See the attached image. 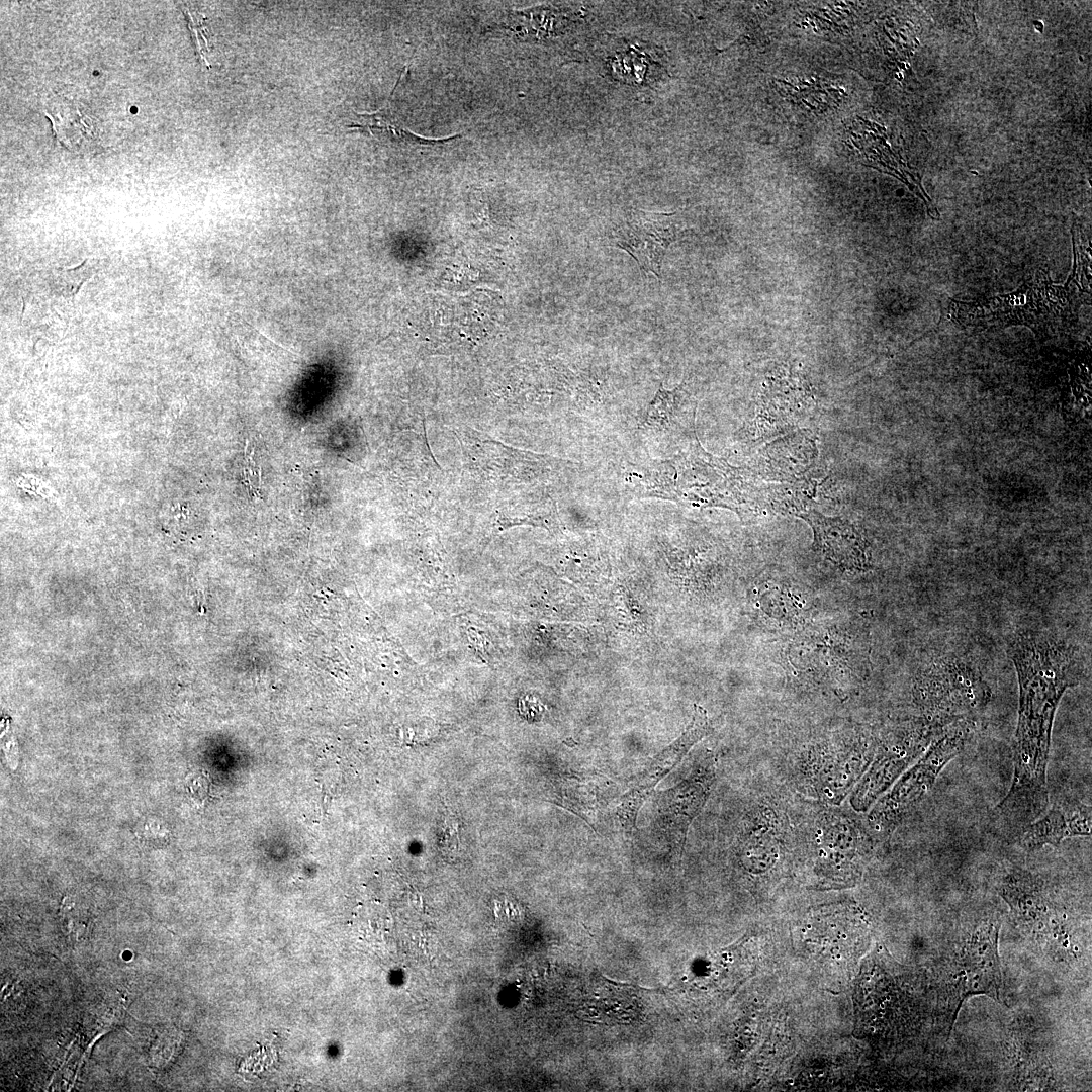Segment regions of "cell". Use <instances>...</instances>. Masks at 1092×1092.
<instances>
[{
    "mask_svg": "<svg viewBox=\"0 0 1092 1092\" xmlns=\"http://www.w3.org/2000/svg\"><path fill=\"white\" fill-rule=\"evenodd\" d=\"M1000 927L999 918L988 916L981 919L960 942L945 975L949 1020L952 1017V1022L962 1003L970 996L986 995L994 1000L1000 999Z\"/></svg>",
    "mask_w": 1092,
    "mask_h": 1092,
    "instance_id": "9",
    "label": "cell"
},
{
    "mask_svg": "<svg viewBox=\"0 0 1092 1092\" xmlns=\"http://www.w3.org/2000/svg\"><path fill=\"white\" fill-rule=\"evenodd\" d=\"M806 835L818 889L854 885L879 843L866 819L834 808L821 810Z\"/></svg>",
    "mask_w": 1092,
    "mask_h": 1092,
    "instance_id": "4",
    "label": "cell"
},
{
    "mask_svg": "<svg viewBox=\"0 0 1092 1092\" xmlns=\"http://www.w3.org/2000/svg\"><path fill=\"white\" fill-rule=\"evenodd\" d=\"M945 727L919 715L884 733L869 767L850 792L852 810L856 813L869 811Z\"/></svg>",
    "mask_w": 1092,
    "mask_h": 1092,
    "instance_id": "8",
    "label": "cell"
},
{
    "mask_svg": "<svg viewBox=\"0 0 1092 1092\" xmlns=\"http://www.w3.org/2000/svg\"><path fill=\"white\" fill-rule=\"evenodd\" d=\"M879 738L863 732L847 741L815 751L813 756L798 762V783L819 800L832 805L839 804L869 767L878 746Z\"/></svg>",
    "mask_w": 1092,
    "mask_h": 1092,
    "instance_id": "10",
    "label": "cell"
},
{
    "mask_svg": "<svg viewBox=\"0 0 1092 1092\" xmlns=\"http://www.w3.org/2000/svg\"><path fill=\"white\" fill-rule=\"evenodd\" d=\"M677 238L673 213L639 210L617 230L615 244L626 251L642 271L660 278L664 256Z\"/></svg>",
    "mask_w": 1092,
    "mask_h": 1092,
    "instance_id": "12",
    "label": "cell"
},
{
    "mask_svg": "<svg viewBox=\"0 0 1092 1092\" xmlns=\"http://www.w3.org/2000/svg\"><path fill=\"white\" fill-rule=\"evenodd\" d=\"M697 402L682 382L672 389L659 386L638 429L647 437L681 447L696 437Z\"/></svg>",
    "mask_w": 1092,
    "mask_h": 1092,
    "instance_id": "13",
    "label": "cell"
},
{
    "mask_svg": "<svg viewBox=\"0 0 1092 1092\" xmlns=\"http://www.w3.org/2000/svg\"><path fill=\"white\" fill-rule=\"evenodd\" d=\"M649 793L633 788L622 796L616 806V815L626 831H632L637 812L648 797Z\"/></svg>",
    "mask_w": 1092,
    "mask_h": 1092,
    "instance_id": "21",
    "label": "cell"
},
{
    "mask_svg": "<svg viewBox=\"0 0 1092 1092\" xmlns=\"http://www.w3.org/2000/svg\"><path fill=\"white\" fill-rule=\"evenodd\" d=\"M712 754L695 761L690 775L673 788L661 792L657 801L660 826L672 845L681 850L689 826L705 806L715 781Z\"/></svg>",
    "mask_w": 1092,
    "mask_h": 1092,
    "instance_id": "11",
    "label": "cell"
},
{
    "mask_svg": "<svg viewBox=\"0 0 1092 1092\" xmlns=\"http://www.w3.org/2000/svg\"><path fill=\"white\" fill-rule=\"evenodd\" d=\"M975 728L974 719L946 726L917 761L875 802L864 819L879 842L891 836L911 815L932 789L940 771L964 750Z\"/></svg>",
    "mask_w": 1092,
    "mask_h": 1092,
    "instance_id": "5",
    "label": "cell"
},
{
    "mask_svg": "<svg viewBox=\"0 0 1092 1092\" xmlns=\"http://www.w3.org/2000/svg\"><path fill=\"white\" fill-rule=\"evenodd\" d=\"M711 731L707 711L699 705H694L693 717L686 730L654 757L646 770L638 777L635 787L650 793L652 788L685 757L690 749Z\"/></svg>",
    "mask_w": 1092,
    "mask_h": 1092,
    "instance_id": "18",
    "label": "cell"
},
{
    "mask_svg": "<svg viewBox=\"0 0 1092 1092\" xmlns=\"http://www.w3.org/2000/svg\"><path fill=\"white\" fill-rule=\"evenodd\" d=\"M46 115L52 121L55 135L68 148L78 147L93 136L91 120L74 104L64 101L53 104Z\"/></svg>",
    "mask_w": 1092,
    "mask_h": 1092,
    "instance_id": "20",
    "label": "cell"
},
{
    "mask_svg": "<svg viewBox=\"0 0 1092 1092\" xmlns=\"http://www.w3.org/2000/svg\"><path fill=\"white\" fill-rule=\"evenodd\" d=\"M1007 653L1019 690L1014 774L994 813L999 824L1016 833L1048 808L1046 767L1056 711L1064 693L1081 682L1086 666L1078 646L1037 631L1015 633Z\"/></svg>",
    "mask_w": 1092,
    "mask_h": 1092,
    "instance_id": "1",
    "label": "cell"
},
{
    "mask_svg": "<svg viewBox=\"0 0 1092 1092\" xmlns=\"http://www.w3.org/2000/svg\"><path fill=\"white\" fill-rule=\"evenodd\" d=\"M185 14H186L187 19H188L189 29L191 30L193 40H194V43L196 46V50H197V52L199 54V58H200V60L202 62L205 63V65H207L209 67L207 57H206L207 53L209 52V49H208V41H207V38H206V28H205V25H204V17L201 14L196 13V12H192V11H190L188 9H185Z\"/></svg>",
    "mask_w": 1092,
    "mask_h": 1092,
    "instance_id": "22",
    "label": "cell"
},
{
    "mask_svg": "<svg viewBox=\"0 0 1092 1092\" xmlns=\"http://www.w3.org/2000/svg\"><path fill=\"white\" fill-rule=\"evenodd\" d=\"M859 975L854 1000L861 1031L895 1037L916 1025L921 1003L915 980L885 950L874 951Z\"/></svg>",
    "mask_w": 1092,
    "mask_h": 1092,
    "instance_id": "3",
    "label": "cell"
},
{
    "mask_svg": "<svg viewBox=\"0 0 1092 1092\" xmlns=\"http://www.w3.org/2000/svg\"><path fill=\"white\" fill-rule=\"evenodd\" d=\"M357 115L359 116V121L354 123L352 128L367 130L372 135L389 136L400 143L412 146H435L460 136L459 134L448 136L446 139H428L420 136L406 129L392 118L389 103H386L384 107L375 112L357 113Z\"/></svg>",
    "mask_w": 1092,
    "mask_h": 1092,
    "instance_id": "19",
    "label": "cell"
},
{
    "mask_svg": "<svg viewBox=\"0 0 1092 1092\" xmlns=\"http://www.w3.org/2000/svg\"><path fill=\"white\" fill-rule=\"evenodd\" d=\"M626 480L638 497L692 507L737 508V478L733 469L706 453L697 437L667 458L649 459L632 466Z\"/></svg>",
    "mask_w": 1092,
    "mask_h": 1092,
    "instance_id": "2",
    "label": "cell"
},
{
    "mask_svg": "<svg viewBox=\"0 0 1092 1092\" xmlns=\"http://www.w3.org/2000/svg\"><path fill=\"white\" fill-rule=\"evenodd\" d=\"M1067 292L1040 270L1010 294L981 301L951 300L949 316L964 328L1025 325L1035 331L1046 330L1070 314Z\"/></svg>",
    "mask_w": 1092,
    "mask_h": 1092,
    "instance_id": "6",
    "label": "cell"
},
{
    "mask_svg": "<svg viewBox=\"0 0 1092 1092\" xmlns=\"http://www.w3.org/2000/svg\"><path fill=\"white\" fill-rule=\"evenodd\" d=\"M1091 815V807L1078 801L1055 805L1022 831L1019 843L1026 850H1035L1058 846L1067 837L1089 836Z\"/></svg>",
    "mask_w": 1092,
    "mask_h": 1092,
    "instance_id": "16",
    "label": "cell"
},
{
    "mask_svg": "<svg viewBox=\"0 0 1092 1092\" xmlns=\"http://www.w3.org/2000/svg\"><path fill=\"white\" fill-rule=\"evenodd\" d=\"M798 516L812 528L813 549L818 555L843 570L869 569L871 558L867 542L851 523L838 517L824 516L813 510Z\"/></svg>",
    "mask_w": 1092,
    "mask_h": 1092,
    "instance_id": "14",
    "label": "cell"
},
{
    "mask_svg": "<svg viewBox=\"0 0 1092 1092\" xmlns=\"http://www.w3.org/2000/svg\"><path fill=\"white\" fill-rule=\"evenodd\" d=\"M758 811L739 839L741 862L752 874L769 871L778 862L784 845L783 824L775 810Z\"/></svg>",
    "mask_w": 1092,
    "mask_h": 1092,
    "instance_id": "17",
    "label": "cell"
},
{
    "mask_svg": "<svg viewBox=\"0 0 1092 1092\" xmlns=\"http://www.w3.org/2000/svg\"><path fill=\"white\" fill-rule=\"evenodd\" d=\"M992 699V690L971 661L937 655L915 676L913 700L922 716L942 725L974 719Z\"/></svg>",
    "mask_w": 1092,
    "mask_h": 1092,
    "instance_id": "7",
    "label": "cell"
},
{
    "mask_svg": "<svg viewBox=\"0 0 1092 1092\" xmlns=\"http://www.w3.org/2000/svg\"><path fill=\"white\" fill-rule=\"evenodd\" d=\"M1000 895L1014 918L1029 928L1039 931L1056 916L1044 883L1025 870H1011L1001 884Z\"/></svg>",
    "mask_w": 1092,
    "mask_h": 1092,
    "instance_id": "15",
    "label": "cell"
}]
</instances>
